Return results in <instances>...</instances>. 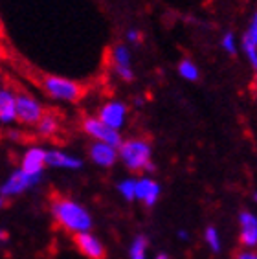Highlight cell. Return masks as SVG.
Returning <instances> with one entry per match:
<instances>
[{
  "label": "cell",
  "mask_w": 257,
  "mask_h": 259,
  "mask_svg": "<svg viewBox=\"0 0 257 259\" xmlns=\"http://www.w3.org/2000/svg\"><path fill=\"white\" fill-rule=\"evenodd\" d=\"M90 158L94 160V164L101 165V167H110L118 160V151H116V147L105 144V142H96L90 147Z\"/></svg>",
  "instance_id": "obj_11"
},
{
  "label": "cell",
  "mask_w": 257,
  "mask_h": 259,
  "mask_svg": "<svg viewBox=\"0 0 257 259\" xmlns=\"http://www.w3.org/2000/svg\"><path fill=\"white\" fill-rule=\"evenodd\" d=\"M125 116H127V107L121 101H110L99 110V120L114 131H119L123 127Z\"/></svg>",
  "instance_id": "obj_7"
},
{
  "label": "cell",
  "mask_w": 257,
  "mask_h": 259,
  "mask_svg": "<svg viewBox=\"0 0 257 259\" xmlns=\"http://www.w3.org/2000/svg\"><path fill=\"white\" fill-rule=\"evenodd\" d=\"M241 223V243L246 248H252L257 244V217L250 211H242L239 215Z\"/></svg>",
  "instance_id": "obj_12"
},
{
  "label": "cell",
  "mask_w": 257,
  "mask_h": 259,
  "mask_svg": "<svg viewBox=\"0 0 257 259\" xmlns=\"http://www.w3.org/2000/svg\"><path fill=\"white\" fill-rule=\"evenodd\" d=\"M17 118L22 120L24 123H39L40 118H42V107L31 96H17Z\"/></svg>",
  "instance_id": "obj_6"
},
{
  "label": "cell",
  "mask_w": 257,
  "mask_h": 259,
  "mask_svg": "<svg viewBox=\"0 0 257 259\" xmlns=\"http://www.w3.org/2000/svg\"><path fill=\"white\" fill-rule=\"evenodd\" d=\"M45 90L48 92L50 98H54L57 101H66V103H74L81 98L83 90L77 83L64 77H57V75H48L45 77Z\"/></svg>",
  "instance_id": "obj_3"
},
{
  "label": "cell",
  "mask_w": 257,
  "mask_h": 259,
  "mask_svg": "<svg viewBox=\"0 0 257 259\" xmlns=\"http://www.w3.org/2000/svg\"><path fill=\"white\" fill-rule=\"evenodd\" d=\"M246 46H252V48H257V11L253 15L252 22H250V28L244 33V48Z\"/></svg>",
  "instance_id": "obj_20"
},
{
  "label": "cell",
  "mask_w": 257,
  "mask_h": 259,
  "mask_svg": "<svg viewBox=\"0 0 257 259\" xmlns=\"http://www.w3.org/2000/svg\"><path fill=\"white\" fill-rule=\"evenodd\" d=\"M255 70H257V68H255Z\"/></svg>",
  "instance_id": "obj_30"
},
{
  "label": "cell",
  "mask_w": 257,
  "mask_h": 259,
  "mask_svg": "<svg viewBox=\"0 0 257 259\" xmlns=\"http://www.w3.org/2000/svg\"><path fill=\"white\" fill-rule=\"evenodd\" d=\"M46 165V151L40 147H30L22 156V165L20 169L30 175H39L42 173V167Z\"/></svg>",
  "instance_id": "obj_9"
},
{
  "label": "cell",
  "mask_w": 257,
  "mask_h": 259,
  "mask_svg": "<svg viewBox=\"0 0 257 259\" xmlns=\"http://www.w3.org/2000/svg\"><path fill=\"white\" fill-rule=\"evenodd\" d=\"M39 180H40L39 175H30L22 169L13 171V173L10 175V179L6 180L4 184H2V188H0V195H2V197L19 195V193H22V191L33 188L35 184H39Z\"/></svg>",
  "instance_id": "obj_4"
},
{
  "label": "cell",
  "mask_w": 257,
  "mask_h": 259,
  "mask_svg": "<svg viewBox=\"0 0 257 259\" xmlns=\"http://www.w3.org/2000/svg\"><path fill=\"white\" fill-rule=\"evenodd\" d=\"M253 200H255V202H257V193H255V195H253Z\"/></svg>",
  "instance_id": "obj_29"
},
{
  "label": "cell",
  "mask_w": 257,
  "mask_h": 259,
  "mask_svg": "<svg viewBox=\"0 0 257 259\" xmlns=\"http://www.w3.org/2000/svg\"><path fill=\"white\" fill-rule=\"evenodd\" d=\"M75 243L79 246V250L83 252L89 259H103L105 257V248L101 241L96 235L83 232V234H75Z\"/></svg>",
  "instance_id": "obj_8"
},
{
  "label": "cell",
  "mask_w": 257,
  "mask_h": 259,
  "mask_svg": "<svg viewBox=\"0 0 257 259\" xmlns=\"http://www.w3.org/2000/svg\"><path fill=\"white\" fill-rule=\"evenodd\" d=\"M178 74L182 75L184 79L188 81H197L198 79V68L197 65H193L189 59H184L180 65H178Z\"/></svg>",
  "instance_id": "obj_17"
},
{
  "label": "cell",
  "mask_w": 257,
  "mask_h": 259,
  "mask_svg": "<svg viewBox=\"0 0 257 259\" xmlns=\"http://www.w3.org/2000/svg\"><path fill=\"white\" fill-rule=\"evenodd\" d=\"M83 129L90 136H94L96 142H105L112 147H121V144H123L118 131L110 129L109 125H105L99 118H87L83 123Z\"/></svg>",
  "instance_id": "obj_5"
},
{
  "label": "cell",
  "mask_w": 257,
  "mask_h": 259,
  "mask_svg": "<svg viewBox=\"0 0 257 259\" xmlns=\"http://www.w3.org/2000/svg\"><path fill=\"white\" fill-rule=\"evenodd\" d=\"M237 259H257V254H253V252H242Z\"/></svg>",
  "instance_id": "obj_24"
},
{
  "label": "cell",
  "mask_w": 257,
  "mask_h": 259,
  "mask_svg": "<svg viewBox=\"0 0 257 259\" xmlns=\"http://www.w3.org/2000/svg\"><path fill=\"white\" fill-rule=\"evenodd\" d=\"M178 237H180V239H188V232H184V230H180V232H178Z\"/></svg>",
  "instance_id": "obj_25"
},
{
  "label": "cell",
  "mask_w": 257,
  "mask_h": 259,
  "mask_svg": "<svg viewBox=\"0 0 257 259\" xmlns=\"http://www.w3.org/2000/svg\"><path fill=\"white\" fill-rule=\"evenodd\" d=\"M8 239V235H6V232H2V230H0V241H6Z\"/></svg>",
  "instance_id": "obj_26"
},
{
  "label": "cell",
  "mask_w": 257,
  "mask_h": 259,
  "mask_svg": "<svg viewBox=\"0 0 257 259\" xmlns=\"http://www.w3.org/2000/svg\"><path fill=\"white\" fill-rule=\"evenodd\" d=\"M154 259H169V257H167V255H165V254H158Z\"/></svg>",
  "instance_id": "obj_27"
},
{
  "label": "cell",
  "mask_w": 257,
  "mask_h": 259,
  "mask_svg": "<svg viewBox=\"0 0 257 259\" xmlns=\"http://www.w3.org/2000/svg\"><path fill=\"white\" fill-rule=\"evenodd\" d=\"M46 164L61 169H81L83 162L77 156L66 155L63 151H46Z\"/></svg>",
  "instance_id": "obj_14"
},
{
  "label": "cell",
  "mask_w": 257,
  "mask_h": 259,
  "mask_svg": "<svg viewBox=\"0 0 257 259\" xmlns=\"http://www.w3.org/2000/svg\"><path fill=\"white\" fill-rule=\"evenodd\" d=\"M160 197V184L151 179H140L136 180V199L145 202L147 206L156 204Z\"/></svg>",
  "instance_id": "obj_13"
},
{
  "label": "cell",
  "mask_w": 257,
  "mask_h": 259,
  "mask_svg": "<svg viewBox=\"0 0 257 259\" xmlns=\"http://www.w3.org/2000/svg\"><path fill=\"white\" fill-rule=\"evenodd\" d=\"M223 48L228 54H237V40H235V35L233 33H226L223 37Z\"/></svg>",
  "instance_id": "obj_22"
},
{
  "label": "cell",
  "mask_w": 257,
  "mask_h": 259,
  "mask_svg": "<svg viewBox=\"0 0 257 259\" xmlns=\"http://www.w3.org/2000/svg\"><path fill=\"white\" fill-rule=\"evenodd\" d=\"M131 259H147V237L138 235L131 244Z\"/></svg>",
  "instance_id": "obj_16"
},
{
  "label": "cell",
  "mask_w": 257,
  "mask_h": 259,
  "mask_svg": "<svg viewBox=\"0 0 257 259\" xmlns=\"http://www.w3.org/2000/svg\"><path fill=\"white\" fill-rule=\"evenodd\" d=\"M17 120V96L11 90L0 89V121L11 123Z\"/></svg>",
  "instance_id": "obj_15"
},
{
  "label": "cell",
  "mask_w": 257,
  "mask_h": 259,
  "mask_svg": "<svg viewBox=\"0 0 257 259\" xmlns=\"http://www.w3.org/2000/svg\"><path fill=\"white\" fill-rule=\"evenodd\" d=\"M118 191L121 193L125 200H134L136 199V180L125 179L118 184Z\"/></svg>",
  "instance_id": "obj_18"
},
{
  "label": "cell",
  "mask_w": 257,
  "mask_h": 259,
  "mask_svg": "<svg viewBox=\"0 0 257 259\" xmlns=\"http://www.w3.org/2000/svg\"><path fill=\"white\" fill-rule=\"evenodd\" d=\"M206 243L209 244V248L213 250V252H219L221 250V237H219V232L217 228H213V226H209V228H206Z\"/></svg>",
  "instance_id": "obj_21"
},
{
  "label": "cell",
  "mask_w": 257,
  "mask_h": 259,
  "mask_svg": "<svg viewBox=\"0 0 257 259\" xmlns=\"http://www.w3.org/2000/svg\"><path fill=\"white\" fill-rule=\"evenodd\" d=\"M112 63H114V68H116V72H118V75L121 77V79L131 81L134 77L133 66H131V52H128L127 46L118 45L116 48H114Z\"/></svg>",
  "instance_id": "obj_10"
},
{
  "label": "cell",
  "mask_w": 257,
  "mask_h": 259,
  "mask_svg": "<svg viewBox=\"0 0 257 259\" xmlns=\"http://www.w3.org/2000/svg\"><path fill=\"white\" fill-rule=\"evenodd\" d=\"M2 204H4V197L0 195V208H2Z\"/></svg>",
  "instance_id": "obj_28"
},
{
  "label": "cell",
  "mask_w": 257,
  "mask_h": 259,
  "mask_svg": "<svg viewBox=\"0 0 257 259\" xmlns=\"http://www.w3.org/2000/svg\"><path fill=\"white\" fill-rule=\"evenodd\" d=\"M127 39L131 40V42H136V40L140 39V33H138L136 30H131V31L127 33Z\"/></svg>",
  "instance_id": "obj_23"
},
{
  "label": "cell",
  "mask_w": 257,
  "mask_h": 259,
  "mask_svg": "<svg viewBox=\"0 0 257 259\" xmlns=\"http://www.w3.org/2000/svg\"><path fill=\"white\" fill-rule=\"evenodd\" d=\"M52 211H54V217L57 219V223H61L68 232L83 234V232H90V228H92L90 213L74 200H55L54 206H52Z\"/></svg>",
  "instance_id": "obj_1"
},
{
  "label": "cell",
  "mask_w": 257,
  "mask_h": 259,
  "mask_svg": "<svg viewBox=\"0 0 257 259\" xmlns=\"http://www.w3.org/2000/svg\"><path fill=\"white\" fill-rule=\"evenodd\" d=\"M119 158L131 171H142L151 164V145L145 140H128L119 147Z\"/></svg>",
  "instance_id": "obj_2"
},
{
  "label": "cell",
  "mask_w": 257,
  "mask_h": 259,
  "mask_svg": "<svg viewBox=\"0 0 257 259\" xmlns=\"http://www.w3.org/2000/svg\"><path fill=\"white\" fill-rule=\"evenodd\" d=\"M37 129H39L40 135L45 136L54 135L55 131H57V120H55L54 116H42L40 121L37 123Z\"/></svg>",
  "instance_id": "obj_19"
}]
</instances>
